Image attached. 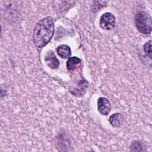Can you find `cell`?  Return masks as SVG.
<instances>
[{"label":"cell","instance_id":"obj_7","mask_svg":"<svg viewBox=\"0 0 152 152\" xmlns=\"http://www.w3.org/2000/svg\"><path fill=\"white\" fill-rule=\"evenodd\" d=\"M57 53L62 58H68L71 55L70 48L65 45H60L57 49Z\"/></svg>","mask_w":152,"mask_h":152},{"label":"cell","instance_id":"obj_11","mask_svg":"<svg viewBox=\"0 0 152 152\" xmlns=\"http://www.w3.org/2000/svg\"><path fill=\"white\" fill-rule=\"evenodd\" d=\"M145 54L150 58H152V40H149L146 42L143 46Z\"/></svg>","mask_w":152,"mask_h":152},{"label":"cell","instance_id":"obj_4","mask_svg":"<svg viewBox=\"0 0 152 152\" xmlns=\"http://www.w3.org/2000/svg\"><path fill=\"white\" fill-rule=\"evenodd\" d=\"M97 107L99 112L103 115H108L111 109L110 103L105 97H100L98 99Z\"/></svg>","mask_w":152,"mask_h":152},{"label":"cell","instance_id":"obj_5","mask_svg":"<svg viewBox=\"0 0 152 152\" xmlns=\"http://www.w3.org/2000/svg\"><path fill=\"white\" fill-rule=\"evenodd\" d=\"M45 61L47 65L52 69H56L59 65V61L52 51L47 52L45 57Z\"/></svg>","mask_w":152,"mask_h":152},{"label":"cell","instance_id":"obj_10","mask_svg":"<svg viewBox=\"0 0 152 152\" xmlns=\"http://www.w3.org/2000/svg\"><path fill=\"white\" fill-rule=\"evenodd\" d=\"M81 63V60L75 56L69 58L66 62V67L69 70H74Z\"/></svg>","mask_w":152,"mask_h":152},{"label":"cell","instance_id":"obj_6","mask_svg":"<svg viewBox=\"0 0 152 152\" xmlns=\"http://www.w3.org/2000/svg\"><path fill=\"white\" fill-rule=\"evenodd\" d=\"M88 83L86 81H81L79 82V83L74 87V88H72L71 90V92L72 94H73L75 96H80L84 94L86 88L87 87Z\"/></svg>","mask_w":152,"mask_h":152},{"label":"cell","instance_id":"obj_9","mask_svg":"<svg viewBox=\"0 0 152 152\" xmlns=\"http://www.w3.org/2000/svg\"><path fill=\"white\" fill-rule=\"evenodd\" d=\"M131 152H145L144 145L139 141H133L130 146Z\"/></svg>","mask_w":152,"mask_h":152},{"label":"cell","instance_id":"obj_8","mask_svg":"<svg viewBox=\"0 0 152 152\" xmlns=\"http://www.w3.org/2000/svg\"><path fill=\"white\" fill-rule=\"evenodd\" d=\"M124 119L122 116L119 113H114L109 118V122L112 125L115 127H119L123 124Z\"/></svg>","mask_w":152,"mask_h":152},{"label":"cell","instance_id":"obj_1","mask_svg":"<svg viewBox=\"0 0 152 152\" xmlns=\"http://www.w3.org/2000/svg\"><path fill=\"white\" fill-rule=\"evenodd\" d=\"M55 31L54 24L49 17L41 20L36 26L33 32V40L38 48H43L51 40Z\"/></svg>","mask_w":152,"mask_h":152},{"label":"cell","instance_id":"obj_3","mask_svg":"<svg viewBox=\"0 0 152 152\" xmlns=\"http://www.w3.org/2000/svg\"><path fill=\"white\" fill-rule=\"evenodd\" d=\"M100 27L104 30H112L115 26V16L110 12L103 14L100 19Z\"/></svg>","mask_w":152,"mask_h":152},{"label":"cell","instance_id":"obj_2","mask_svg":"<svg viewBox=\"0 0 152 152\" xmlns=\"http://www.w3.org/2000/svg\"><path fill=\"white\" fill-rule=\"evenodd\" d=\"M135 23L137 30L144 34H148L152 31V18L145 11H141L135 17Z\"/></svg>","mask_w":152,"mask_h":152}]
</instances>
